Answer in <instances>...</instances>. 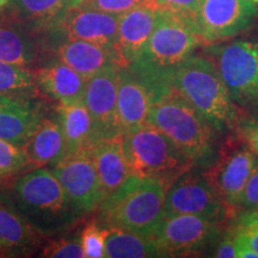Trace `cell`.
I'll return each instance as SVG.
<instances>
[{
  "label": "cell",
  "mask_w": 258,
  "mask_h": 258,
  "mask_svg": "<svg viewBox=\"0 0 258 258\" xmlns=\"http://www.w3.org/2000/svg\"><path fill=\"white\" fill-rule=\"evenodd\" d=\"M258 164L257 156L247 147L228 151L209 169L206 178L230 208L239 207L245 185Z\"/></svg>",
  "instance_id": "cell-14"
},
{
  "label": "cell",
  "mask_w": 258,
  "mask_h": 258,
  "mask_svg": "<svg viewBox=\"0 0 258 258\" xmlns=\"http://www.w3.org/2000/svg\"><path fill=\"white\" fill-rule=\"evenodd\" d=\"M59 61L69 64L86 78L110 64H120L114 48L89 41L61 40L50 44Z\"/></svg>",
  "instance_id": "cell-21"
},
{
  "label": "cell",
  "mask_w": 258,
  "mask_h": 258,
  "mask_svg": "<svg viewBox=\"0 0 258 258\" xmlns=\"http://www.w3.org/2000/svg\"><path fill=\"white\" fill-rule=\"evenodd\" d=\"M169 86L189 102L218 133L235 128L240 115L213 60L191 54L172 73Z\"/></svg>",
  "instance_id": "cell-3"
},
{
  "label": "cell",
  "mask_w": 258,
  "mask_h": 258,
  "mask_svg": "<svg viewBox=\"0 0 258 258\" xmlns=\"http://www.w3.org/2000/svg\"><path fill=\"white\" fill-rule=\"evenodd\" d=\"M43 238L9 195L0 194V257L29 256L40 246Z\"/></svg>",
  "instance_id": "cell-16"
},
{
  "label": "cell",
  "mask_w": 258,
  "mask_h": 258,
  "mask_svg": "<svg viewBox=\"0 0 258 258\" xmlns=\"http://www.w3.org/2000/svg\"><path fill=\"white\" fill-rule=\"evenodd\" d=\"M50 170L80 212L86 214L101 207L104 192L90 147L66 154Z\"/></svg>",
  "instance_id": "cell-9"
},
{
  "label": "cell",
  "mask_w": 258,
  "mask_h": 258,
  "mask_svg": "<svg viewBox=\"0 0 258 258\" xmlns=\"http://www.w3.org/2000/svg\"><path fill=\"white\" fill-rule=\"evenodd\" d=\"M120 17L89 6H71L41 32L46 36L40 41L41 47L61 40H82L114 48Z\"/></svg>",
  "instance_id": "cell-8"
},
{
  "label": "cell",
  "mask_w": 258,
  "mask_h": 258,
  "mask_svg": "<svg viewBox=\"0 0 258 258\" xmlns=\"http://www.w3.org/2000/svg\"><path fill=\"white\" fill-rule=\"evenodd\" d=\"M9 198L44 237H54L70 231L85 215L71 201L51 170L44 169V166L15 180Z\"/></svg>",
  "instance_id": "cell-2"
},
{
  "label": "cell",
  "mask_w": 258,
  "mask_h": 258,
  "mask_svg": "<svg viewBox=\"0 0 258 258\" xmlns=\"http://www.w3.org/2000/svg\"><path fill=\"white\" fill-rule=\"evenodd\" d=\"M237 227H239V230L246 237L252 249L258 253V218L251 214L250 212H247L246 214L241 217Z\"/></svg>",
  "instance_id": "cell-35"
},
{
  "label": "cell",
  "mask_w": 258,
  "mask_h": 258,
  "mask_svg": "<svg viewBox=\"0 0 258 258\" xmlns=\"http://www.w3.org/2000/svg\"><path fill=\"white\" fill-rule=\"evenodd\" d=\"M234 131L238 141L258 157V118L252 116H239Z\"/></svg>",
  "instance_id": "cell-31"
},
{
  "label": "cell",
  "mask_w": 258,
  "mask_h": 258,
  "mask_svg": "<svg viewBox=\"0 0 258 258\" xmlns=\"http://www.w3.org/2000/svg\"><path fill=\"white\" fill-rule=\"evenodd\" d=\"M35 96L0 93V138L24 147L44 118Z\"/></svg>",
  "instance_id": "cell-15"
},
{
  "label": "cell",
  "mask_w": 258,
  "mask_h": 258,
  "mask_svg": "<svg viewBox=\"0 0 258 258\" xmlns=\"http://www.w3.org/2000/svg\"><path fill=\"white\" fill-rule=\"evenodd\" d=\"M147 122L163 132L195 164H205L214 154L217 133L176 90L153 97Z\"/></svg>",
  "instance_id": "cell-5"
},
{
  "label": "cell",
  "mask_w": 258,
  "mask_h": 258,
  "mask_svg": "<svg viewBox=\"0 0 258 258\" xmlns=\"http://www.w3.org/2000/svg\"><path fill=\"white\" fill-rule=\"evenodd\" d=\"M41 50L37 35L14 16L0 14V60L30 66Z\"/></svg>",
  "instance_id": "cell-22"
},
{
  "label": "cell",
  "mask_w": 258,
  "mask_h": 258,
  "mask_svg": "<svg viewBox=\"0 0 258 258\" xmlns=\"http://www.w3.org/2000/svg\"><path fill=\"white\" fill-rule=\"evenodd\" d=\"M148 0H84L82 4L115 15H123L138 6L147 4Z\"/></svg>",
  "instance_id": "cell-32"
},
{
  "label": "cell",
  "mask_w": 258,
  "mask_h": 258,
  "mask_svg": "<svg viewBox=\"0 0 258 258\" xmlns=\"http://www.w3.org/2000/svg\"><path fill=\"white\" fill-rule=\"evenodd\" d=\"M23 148L29 165L51 166L62 159L67 153V147L57 117H44Z\"/></svg>",
  "instance_id": "cell-23"
},
{
  "label": "cell",
  "mask_w": 258,
  "mask_h": 258,
  "mask_svg": "<svg viewBox=\"0 0 258 258\" xmlns=\"http://www.w3.org/2000/svg\"><path fill=\"white\" fill-rule=\"evenodd\" d=\"M90 150L105 200L117 191L132 176L123 147V135L97 140Z\"/></svg>",
  "instance_id": "cell-20"
},
{
  "label": "cell",
  "mask_w": 258,
  "mask_h": 258,
  "mask_svg": "<svg viewBox=\"0 0 258 258\" xmlns=\"http://www.w3.org/2000/svg\"><path fill=\"white\" fill-rule=\"evenodd\" d=\"M8 4L9 14L37 35L74 6V0H10Z\"/></svg>",
  "instance_id": "cell-25"
},
{
  "label": "cell",
  "mask_w": 258,
  "mask_h": 258,
  "mask_svg": "<svg viewBox=\"0 0 258 258\" xmlns=\"http://www.w3.org/2000/svg\"><path fill=\"white\" fill-rule=\"evenodd\" d=\"M159 11L144 4L121 15L114 49L122 67H128L139 56L156 28Z\"/></svg>",
  "instance_id": "cell-17"
},
{
  "label": "cell",
  "mask_w": 258,
  "mask_h": 258,
  "mask_svg": "<svg viewBox=\"0 0 258 258\" xmlns=\"http://www.w3.org/2000/svg\"><path fill=\"white\" fill-rule=\"evenodd\" d=\"M219 220L191 214L165 217L153 237L165 257L198 252L220 234Z\"/></svg>",
  "instance_id": "cell-11"
},
{
  "label": "cell",
  "mask_w": 258,
  "mask_h": 258,
  "mask_svg": "<svg viewBox=\"0 0 258 258\" xmlns=\"http://www.w3.org/2000/svg\"><path fill=\"white\" fill-rule=\"evenodd\" d=\"M56 110L66 141V154L91 147L98 140L92 117L83 101L67 104L59 103Z\"/></svg>",
  "instance_id": "cell-24"
},
{
  "label": "cell",
  "mask_w": 258,
  "mask_h": 258,
  "mask_svg": "<svg viewBox=\"0 0 258 258\" xmlns=\"http://www.w3.org/2000/svg\"><path fill=\"white\" fill-rule=\"evenodd\" d=\"M213 257L217 258H237L235 254V241H234V232L232 231L228 233L224 239L220 240L218 244L217 250H215Z\"/></svg>",
  "instance_id": "cell-37"
},
{
  "label": "cell",
  "mask_w": 258,
  "mask_h": 258,
  "mask_svg": "<svg viewBox=\"0 0 258 258\" xmlns=\"http://www.w3.org/2000/svg\"><path fill=\"white\" fill-rule=\"evenodd\" d=\"M105 257L109 258H146L165 257L153 235H144L106 227Z\"/></svg>",
  "instance_id": "cell-26"
},
{
  "label": "cell",
  "mask_w": 258,
  "mask_h": 258,
  "mask_svg": "<svg viewBox=\"0 0 258 258\" xmlns=\"http://www.w3.org/2000/svg\"><path fill=\"white\" fill-rule=\"evenodd\" d=\"M239 207L252 211L258 207V164L251 173L239 201Z\"/></svg>",
  "instance_id": "cell-34"
},
{
  "label": "cell",
  "mask_w": 258,
  "mask_h": 258,
  "mask_svg": "<svg viewBox=\"0 0 258 258\" xmlns=\"http://www.w3.org/2000/svg\"><path fill=\"white\" fill-rule=\"evenodd\" d=\"M228 213V208L205 177L186 176L170 186L165 200V215L191 214L215 219L220 221Z\"/></svg>",
  "instance_id": "cell-13"
},
{
  "label": "cell",
  "mask_w": 258,
  "mask_h": 258,
  "mask_svg": "<svg viewBox=\"0 0 258 258\" xmlns=\"http://www.w3.org/2000/svg\"><path fill=\"white\" fill-rule=\"evenodd\" d=\"M120 64H110L88 79L83 102L91 115L97 139L122 135L117 115Z\"/></svg>",
  "instance_id": "cell-12"
},
{
  "label": "cell",
  "mask_w": 258,
  "mask_h": 258,
  "mask_svg": "<svg viewBox=\"0 0 258 258\" xmlns=\"http://www.w3.org/2000/svg\"><path fill=\"white\" fill-rule=\"evenodd\" d=\"M27 165L29 160L24 148L0 138V176L12 175Z\"/></svg>",
  "instance_id": "cell-29"
},
{
  "label": "cell",
  "mask_w": 258,
  "mask_h": 258,
  "mask_svg": "<svg viewBox=\"0 0 258 258\" xmlns=\"http://www.w3.org/2000/svg\"><path fill=\"white\" fill-rule=\"evenodd\" d=\"M83 2H84V0H74V5H79V4H82Z\"/></svg>",
  "instance_id": "cell-40"
},
{
  "label": "cell",
  "mask_w": 258,
  "mask_h": 258,
  "mask_svg": "<svg viewBox=\"0 0 258 258\" xmlns=\"http://www.w3.org/2000/svg\"><path fill=\"white\" fill-rule=\"evenodd\" d=\"M41 257L51 258H84L79 238H59L50 241L42 251Z\"/></svg>",
  "instance_id": "cell-30"
},
{
  "label": "cell",
  "mask_w": 258,
  "mask_h": 258,
  "mask_svg": "<svg viewBox=\"0 0 258 258\" xmlns=\"http://www.w3.org/2000/svg\"><path fill=\"white\" fill-rule=\"evenodd\" d=\"M9 2H10V0H0V9L4 8L5 5H8Z\"/></svg>",
  "instance_id": "cell-38"
},
{
  "label": "cell",
  "mask_w": 258,
  "mask_h": 258,
  "mask_svg": "<svg viewBox=\"0 0 258 258\" xmlns=\"http://www.w3.org/2000/svg\"><path fill=\"white\" fill-rule=\"evenodd\" d=\"M170 185L157 178L131 176L99 207L98 222L144 235H153L165 215Z\"/></svg>",
  "instance_id": "cell-4"
},
{
  "label": "cell",
  "mask_w": 258,
  "mask_h": 258,
  "mask_svg": "<svg viewBox=\"0 0 258 258\" xmlns=\"http://www.w3.org/2000/svg\"><path fill=\"white\" fill-rule=\"evenodd\" d=\"M34 72L29 67L0 60V93L36 96Z\"/></svg>",
  "instance_id": "cell-27"
},
{
  "label": "cell",
  "mask_w": 258,
  "mask_h": 258,
  "mask_svg": "<svg viewBox=\"0 0 258 258\" xmlns=\"http://www.w3.org/2000/svg\"><path fill=\"white\" fill-rule=\"evenodd\" d=\"M0 178H2V176H0Z\"/></svg>",
  "instance_id": "cell-42"
},
{
  "label": "cell",
  "mask_w": 258,
  "mask_h": 258,
  "mask_svg": "<svg viewBox=\"0 0 258 258\" xmlns=\"http://www.w3.org/2000/svg\"><path fill=\"white\" fill-rule=\"evenodd\" d=\"M147 5L152 6L157 11L185 14L195 17L198 0H148Z\"/></svg>",
  "instance_id": "cell-33"
},
{
  "label": "cell",
  "mask_w": 258,
  "mask_h": 258,
  "mask_svg": "<svg viewBox=\"0 0 258 258\" xmlns=\"http://www.w3.org/2000/svg\"><path fill=\"white\" fill-rule=\"evenodd\" d=\"M201 43L194 16L159 11L156 28L128 69L154 97L170 89L172 73Z\"/></svg>",
  "instance_id": "cell-1"
},
{
  "label": "cell",
  "mask_w": 258,
  "mask_h": 258,
  "mask_svg": "<svg viewBox=\"0 0 258 258\" xmlns=\"http://www.w3.org/2000/svg\"><path fill=\"white\" fill-rule=\"evenodd\" d=\"M251 2H253V3H256V4L258 5V0H251Z\"/></svg>",
  "instance_id": "cell-41"
},
{
  "label": "cell",
  "mask_w": 258,
  "mask_h": 258,
  "mask_svg": "<svg viewBox=\"0 0 258 258\" xmlns=\"http://www.w3.org/2000/svg\"><path fill=\"white\" fill-rule=\"evenodd\" d=\"M38 92L61 104L82 102L88 79L62 61H54L34 72Z\"/></svg>",
  "instance_id": "cell-19"
},
{
  "label": "cell",
  "mask_w": 258,
  "mask_h": 258,
  "mask_svg": "<svg viewBox=\"0 0 258 258\" xmlns=\"http://www.w3.org/2000/svg\"><path fill=\"white\" fill-rule=\"evenodd\" d=\"M234 232V241H235V254L237 258H258V253L252 249L246 237L243 232L239 230V227L235 226Z\"/></svg>",
  "instance_id": "cell-36"
},
{
  "label": "cell",
  "mask_w": 258,
  "mask_h": 258,
  "mask_svg": "<svg viewBox=\"0 0 258 258\" xmlns=\"http://www.w3.org/2000/svg\"><path fill=\"white\" fill-rule=\"evenodd\" d=\"M256 118H257V117H256Z\"/></svg>",
  "instance_id": "cell-43"
},
{
  "label": "cell",
  "mask_w": 258,
  "mask_h": 258,
  "mask_svg": "<svg viewBox=\"0 0 258 258\" xmlns=\"http://www.w3.org/2000/svg\"><path fill=\"white\" fill-rule=\"evenodd\" d=\"M237 105L258 112V41H234L208 49Z\"/></svg>",
  "instance_id": "cell-7"
},
{
  "label": "cell",
  "mask_w": 258,
  "mask_h": 258,
  "mask_svg": "<svg viewBox=\"0 0 258 258\" xmlns=\"http://www.w3.org/2000/svg\"><path fill=\"white\" fill-rule=\"evenodd\" d=\"M123 147L132 176L161 179L170 186L194 165L163 132L150 122L123 134Z\"/></svg>",
  "instance_id": "cell-6"
},
{
  "label": "cell",
  "mask_w": 258,
  "mask_h": 258,
  "mask_svg": "<svg viewBox=\"0 0 258 258\" xmlns=\"http://www.w3.org/2000/svg\"><path fill=\"white\" fill-rule=\"evenodd\" d=\"M108 230L105 226L93 220L85 225L80 234V243L86 258L105 257V243Z\"/></svg>",
  "instance_id": "cell-28"
},
{
  "label": "cell",
  "mask_w": 258,
  "mask_h": 258,
  "mask_svg": "<svg viewBox=\"0 0 258 258\" xmlns=\"http://www.w3.org/2000/svg\"><path fill=\"white\" fill-rule=\"evenodd\" d=\"M258 14L251 0H198L195 22L203 43L226 41L246 30Z\"/></svg>",
  "instance_id": "cell-10"
},
{
  "label": "cell",
  "mask_w": 258,
  "mask_h": 258,
  "mask_svg": "<svg viewBox=\"0 0 258 258\" xmlns=\"http://www.w3.org/2000/svg\"><path fill=\"white\" fill-rule=\"evenodd\" d=\"M247 212H250L251 214H253L254 217L258 218V207H257V208H254V209H252V211H247Z\"/></svg>",
  "instance_id": "cell-39"
},
{
  "label": "cell",
  "mask_w": 258,
  "mask_h": 258,
  "mask_svg": "<svg viewBox=\"0 0 258 258\" xmlns=\"http://www.w3.org/2000/svg\"><path fill=\"white\" fill-rule=\"evenodd\" d=\"M153 97L150 90L128 67L120 69L117 115L122 135L147 122Z\"/></svg>",
  "instance_id": "cell-18"
}]
</instances>
